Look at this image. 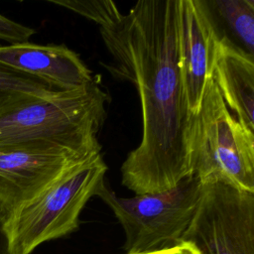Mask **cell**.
<instances>
[{"mask_svg":"<svg viewBox=\"0 0 254 254\" xmlns=\"http://www.w3.org/2000/svg\"><path fill=\"white\" fill-rule=\"evenodd\" d=\"M56 90L44 81L0 62V101L17 93L45 95Z\"/></svg>","mask_w":254,"mask_h":254,"instance_id":"4fadbf2b","label":"cell"},{"mask_svg":"<svg viewBox=\"0 0 254 254\" xmlns=\"http://www.w3.org/2000/svg\"><path fill=\"white\" fill-rule=\"evenodd\" d=\"M0 62L57 90L78 89L94 82L92 71L65 45H0Z\"/></svg>","mask_w":254,"mask_h":254,"instance_id":"9c48e42d","label":"cell"},{"mask_svg":"<svg viewBox=\"0 0 254 254\" xmlns=\"http://www.w3.org/2000/svg\"><path fill=\"white\" fill-rule=\"evenodd\" d=\"M222 35L206 0H179L178 51L189 111L195 114L212 77Z\"/></svg>","mask_w":254,"mask_h":254,"instance_id":"ba28073f","label":"cell"},{"mask_svg":"<svg viewBox=\"0 0 254 254\" xmlns=\"http://www.w3.org/2000/svg\"><path fill=\"white\" fill-rule=\"evenodd\" d=\"M217 24L224 26L234 43L254 56V0H206Z\"/></svg>","mask_w":254,"mask_h":254,"instance_id":"8fae6325","label":"cell"},{"mask_svg":"<svg viewBox=\"0 0 254 254\" xmlns=\"http://www.w3.org/2000/svg\"><path fill=\"white\" fill-rule=\"evenodd\" d=\"M107 169L102 154H96L65 170L18 207L8 221L14 253L31 254L42 243L75 231L83 207L96 194Z\"/></svg>","mask_w":254,"mask_h":254,"instance_id":"277c9868","label":"cell"},{"mask_svg":"<svg viewBox=\"0 0 254 254\" xmlns=\"http://www.w3.org/2000/svg\"><path fill=\"white\" fill-rule=\"evenodd\" d=\"M212 78L229 110L254 132V56L223 32L216 47Z\"/></svg>","mask_w":254,"mask_h":254,"instance_id":"30bf717a","label":"cell"},{"mask_svg":"<svg viewBox=\"0 0 254 254\" xmlns=\"http://www.w3.org/2000/svg\"><path fill=\"white\" fill-rule=\"evenodd\" d=\"M11 213L0 203V254H15L9 237L8 221Z\"/></svg>","mask_w":254,"mask_h":254,"instance_id":"9a60e30c","label":"cell"},{"mask_svg":"<svg viewBox=\"0 0 254 254\" xmlns=\"http://www.w3.org/2000/svg\"><path fill=\"white\" fill-rule=\"evenodd\" d=\"M87 158L47 141L0 144V203L12 214Z\"/></svg>","mask_w":254,"mask_h":254,"instance_id":"52a82bcc","label":"cell"},{"mask_svg":"<svg viewBox=\"0 0 254 254\" xmlns=\"http://www.w3.org/2000/svg\"><path fill=\"white\" fill-rule=\"evenodd\" d=\"M141 254H200V253L191 243L183 241L180 244H177L169 248H164V249L147 252V253H141Z\"/></svg>","mask_w":254,"mask_h":254,"instance_id":"2e32d148","label":"cell"},{"mask_svg":"<svg viewBox=\"0 0 254 254\" xmlns=\"http://www.w3.org/2000/svg\"><path fill=\"white\" fill-rule=\"evenodd\" d=\"M201 188L199 179L189 175L167 190L121 197L104 178L95 195L109 206L121 224L126 254H141L183 242Z\"/></svg>","mask_w":254,"mask_h":254,"instance_id":"5b68a950","label":"cell"},{"mask_svg":"<svg viewBox=\"0 0 254 254\" xmlns=\"http://www.w3.org/2000/svg\"><path fill=\"white\" fill-rule=\"evenodd\" d=\"M183 241L200 254H254V193L222 182L202 184Z\"/></svg>","mask_w":254,"mask_h":254,"instance_id":"8992f818","label":"cell"},{"mask_svg":"<svg viewBox=\"0 0 254 254\" xmlns=\"http://www.w3.org/2000/svg\"><path fill=\"white\" fill-rule=\"evenodd\" d=\"M179 0H140L99 28L112 56L110 72L135 86L142 137L122 163L121 183L135 194L167 190L190 175V119L178 51Z\"/></svg>","mask_w":254,"mask_h":254,"instance_id":"6da1fadb","label":"cell"},{"mask_svg":"<svg viewBox=\"0 0 254 254\" xmlns=\"http://www.w3.org/2000/svg\"><path fill=\"white\" fill-rule=\"evenodd\" d=\"M190 175L254 193V132L229 110L211 77L188 130Z\"/></svg>","mask_w":254,"mask_h":254,"instance_id":"3957f363","label":"cell"},{"mask_svg":"<svg viewBox=\"0 0 254 254\" xmlns=\"http://www.w3.org/2000/svg\"><path fill=\"white\" fill-rule=\"evenodd\" d=\"M108 94L94 81L73 90L17 93L0 101V144L47 141L84 157L101 153L97 134Z\"/></svg>","mask_w":254,"mask_h":254,"instance_id":"7a4b0ae2","label":"cell"},{"mask_svg":"<svg viewBox=\"0 0 254 254\" xmlns=\"http://www.w3.org/2000/svg\"><path fill=\"white\" fill-rule=\"evenodd\" d=\"M35 33V29L15 22L0 14V40L9 45L28 43Z\"/></svg>","mask_w":254,"mask_h":254,"instance_id":"5bb4252c","label":"cell"},{"mask_svg":"<svg viewBox=\"0 0 254 254\" xmlns=\"http://www.w3.org/2000/svg\"><path fill=\"white\" fill-rule=\"evenodd\" d=\"M49 2L94 22L99 28L113 24L123 15L110 0H49Z\"/></svg>","mask_w":254,"mask_h":254,"instance_id":"7c38bea8","label":"cell"}]
</instances>
